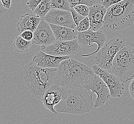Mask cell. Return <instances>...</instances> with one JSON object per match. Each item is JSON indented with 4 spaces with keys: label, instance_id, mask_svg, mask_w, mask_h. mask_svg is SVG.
Listing matches in <instances>:
<instances>
[{
    "label": "cell",
    "instance_id": "10",
    "mask_svg": "<svg viewBox=\"0 0 134 124\" xmlns=\"http://www.w3.org/2000/svg\"><path fill=\"white\" fill-rule=\"evenodd\" d=\"M77 39L67 41H57L48 46H41V50L46 54L58 57L75 54L81 50Z\"/></svg>",
    "mask_w": 134,
    "mask_h": 124
},
{
    "label": "cell",
    "instance_id": "4",
    "mask_svg": "<svg viewBox=\"0 0 134 124\" xmlns=\"http://www.w3.org/2000/svg\"><path fill=\"white\" fill-rule=\"evenodd\" d=\"M134 22V0H124L107 9L103 26L112 31L123 29Z\"/></svg>",
    "mask_w": 134,
    "mask_h": 124
},
{
    "label": "cell",
    "instance_id": "18",
    "mask_svg": "<svg viewBox=\"0 0 134 124\" xmlns=\"http://www.w3.org/2000/svg\"><path fill=\"white\" fill-rule=\"evenodd\" d=\"M32 43V41L26 40L20 35L16 36L14 39L13 46L17 53H25L29 50Z\"/></svg>",
    "mask_w": 134,
    "mask_h": 124
},
{
    "label": "cell",
    "instance_id": "30",
    "mask_svg": "<svg viewBox=\"0 0 134 124\" xmlns=\"http://www.w3.org/2000/svg\"><path fill=\"white\" fill-rule=\"evenodd\" d=\"M7 11V9L4 7L1 0H0V14L5 13Z\"/></svg>",
    "mask_w": 134,
    "mask_h": 124
},
{
    "label": "cell",
    "instance_id": "2",
    "mask_svg": "<svg viewBox=\"0 0 134 124\" xmlns=\"http://www.w3.org/2000/svg\"><path fill=\"white\" fill-rule=\"evenodd\" d=\"M57 68H45L32 62L24 65V79L32 97L42 100L46 91L57 81Z\"/></svg>",
    "mask_w": 134,
    "mask_h": 124
},
{
    "label": "cell",
    "instance_id": "17",
    "mask_svg": "<svg viewBox=\"0 0 134 124\" xmlns=\"http://www.w3.org/2000/svg\"><path fill=\"white\" fill-rule=\"evenodd\" d=\"M57 41H67L76 39L77 31L69 27L49 24Z\"/></svg>",
    "mask_w": 134,
    "mask_h": 124
},
{
    "label": "cell",
    "instance_id": "12",
    "mask_svg": "<svg viewBox=\"0 0 134 124\" xmlns=\"http://www.w3.org/2000/svg\"><path fill=\"white\" fill-rule=\"evenodd\" d=\"M43 20L49 24L76 30V25L70 11L51 9Z\"/></svg>",
    "mask_w": 134,
    "mask_h": 124
},
{
    "label": "cell",
    "instance_id": "11",
    "mask_svg": "<svg viewBox=\"0 0 134 124\" xmlns=\"http://www.w3.org/2000/svg\"><path fill=\"white\" fill-rule=\"evenodd\" d=\"M32 43L41 46H48L57 42L50 24L42 19L37 28L34 32Z\"/></svg>",
    "mask_w": 134,
    "mask_h": 124
},
{
    "label": "cell",
    "instance_id": "9",
    "mask_svg": "<svg viewBox=\"0 0 134 124\" xmlns=\"http://www.w3.org/2000/svg\"><path fill=\"white\" fill-rule=\"evenodd\" d=\"M76 39L81 45L87 48H91L94 46V43H96L97 45V48L95 51L88 54L81 55L82 57H88L97 54L99 50L102 48L105 43L107 36L105 32L102 30L93 31L89 29L83 32H77Z\"/></svg>",
    "mask_w": 134,
    "mask_h": 124
},
{
    "label": "cell",
    "instance_id": "24",
    "mask_svg": "<svg viewBox=\"0 0 134 124\" xmlns=\"http://www.w3.org/2000/svg\"><path fill=\"white\" fill-rule=\"evenodd\" d=\"M70 11L72 14V18L74 19V22L75 23V25L76 26L78 25L79 23L85 17L81 15L80 14H79L78 12L75 11V9L73 7H71L70 9Z\"/></svg>",
    "mask_w": 134,
    "mask_h": 124
},
{
    "label": "cell",
    "instance_id": "28",
    "mask_svg": "<svg viewBox=\"0 0 134 124\" xmlns=\"http://www.w3.org/2000/svg\"><path fill=\"white\" fill-rule=\"evenodd\" d=\"M129 92L132 98L134 99V78L132 80L131 82L129 87Z\"/></svg>",
    "mask_w": 134,
    "mask_h": 124
},
{
    "label": "cell",
    "instance_id": "7",
    "mask_svg": "<svg viewBox=\"0 0 134 124\" xmlns=\"http://www.w3.org/2000/svg\"><path fill=\"white\" fill-rule=\"evenodd\" d=\"M80 86L93 94H97V98L94 103V108L101 107L111 97L109 89L105 82L96 74L86 79Z\"/></svg>",
    "mask_w": 134,
    "mask_h": 124
},
{
    "label": "cell",
    "instance_id": "29",
    "mask_svg": "<svg viewBox=\"0 0 134 124\" xmlns=\"http://www.w3.org/2000/svg\"><path fill=\"white\" fill-rule=\"evenodd\" d=\"M1 1L5 8H6L7 10L10 9L12 0H1Z\"/></svg>",
    "mask_w": 134,
    "mask_h": 124
},
{
    "label": "cell",
    "instance_id": "5",
    "mask_svg": "<svg viewBox=\"0 0 134 124\" xmlns=\"http://www.w3.org/2000/svg\"><path fill=\"white\" fill-rule=\"evenodd\" d=\"M111 72L123 84L134 78V48L124 46L113 60Z\"/></svg>",
    "mask_w": 134,
    "mask_h": 124
},
{
    "label": "cell",
    "instance_id": "26",
    "mask_svg": "<svg viewBox=\"0 0 134 124\" xmlns=\"http://www.w3.org/2000/svg\"><path fill=\"white\" fill-rule=\"evenodd\" d=\"M43 0H28L27 4L29 8L33 12L35 8Z\"/></svg>",
    "mask_w": 134,
    "mask_h": 124
},
{
    "label": "cell",
    "instance_id": "13",
    "mask_svg": "<svg viewBox=\"0 0 134 124\" xmlns=\"http://www.w3.org/2000/svg\"><path fill=\"white\" fill-rule=\"evenodd\" d=\"M63 86L54 84L47 89L43 95L42 101L45 108L54 114L58 113L54 109L63 98Z\"/></svg>",
    "mask_w": 134,
    "mask_h": 124
},
{
    "label": "cell",
    "instance_id": "15",
    "mask_svg": "<svg viewBox=\"0 0 134 124\" xmlns=\"http://www.w3.org/2000/svg\"><path fill=\"white\" fill-rule=\"evenodd\" d=\"M88 17L90 22V30L97 31L103 26L104 20L107 9L102 4H94L89 7Z\"/></svg>",
    "mask_w": 134,
    "mask_h": 124
},
{
    "label": "cell",
    "instance_id": "1",
    "mask_svg": "<svg viewBox=\"0 0 134 124\" xmlns=\"http://www.w3.org/2000/svg\"><path fill=\"white\" fill-rule=\"evenodd\" d=\"M62 100L54 106L58 113L83 115L94 108L93 94L81 86H63Z\"/></svg>",
    "mask_w": 134,
    "mask_h": 124
},
{
    "label": "cell",
    "instance_id": "14",
    "mask_svg": "<svg viewBox=\"0 0 134 124\" xmlns=\"http://www.w3.org/2000/svg\"><path fill=\"white\" fill-rule=\"evenodd\" d=\"M69 55L58 57L46 54L42 50L38 51L32 62L37 66L45 68H58L61 62L69 58Z\"/></svg>",
    "mask_w": 134,
    "mask_h": 124
},
{
    "label": "cell",
    "instance_id": "8",
    "mask_svg": "<svg viewBox=\"0 0 134 124\" xmlns=\"http://www.w3.org/2000/svg\"><path fill=\"white\" fill-rule=\"evenodd\" d=\"M92 69L95 74L99 76L105 82L109 89L111 97L119 98L122 95L125 90L124 84L118 77L97 65H93Z\"/></svg>",
    "mask_w": 134,
    "mask_h": 124
},
{
    "label": "cell",
    "instance_id": "6",
    "mask_svg": "<svg viewBox=\"0 0 134 124\" xmlns=\"http://www.w3.org/2000/svg\"><path fill=\"white\" fill-rule=\"evenodd\" d=\"M125 46V42L120 38L110 39L105 43L94 57L96 64L111 72L113 60L116 54Z\"/></svg>",
    "mask_w": 134,
    "mask_h": 124
},
{
    "label": "cell",
    "instance_id": "21",
    "mask_svg": "<svg viewBox=\"0 0 134 124\" xmlns=\"http://www.w3.org/2000/svg\"><path fill=\"white\" fill-rule=\"evenodd\" d=\"M90 27V22L88 17H86L76 26V30L77 32H83L89 30Z\"/></svg>",
    "mask_w": 134,
    "mask_h": 124
},
{
    "label": "cell",
    "instance_id": "27",
    "mask_svg": "<svg viewBox=\"0 0 134 124\" xmlns=\"http://www.w3.org/2000/svg\"><path fill=\"white\" fill-rule=\"evenodd\" d=\"M123 1L124 0H101V4L107 9L111 6Z\"/></svg>",
    "mask_w": 134,
    "mask_h": 124
},
{
    "label": "cell",
    "instance_id": "20",
    "mask_svg": "<svg viewBox=\"0 0 134 124\" xmlns=\"http://www.w3.org/2000/svg\"><path fill=\"white\" fill-rule=\"evenodd\" d=\"M52 9L70 11L71 5L68 0H50Z\"/></svg>",
    "mask_w": 134,
    "mask_h": 124
},
{
    "label": "cell",
    "instance_id": "19",
    "mask_svg": "<svg viewBox=\"0 0 134 124\" xmlns=\"http://www.w3.org/2000/svg\"><path fill=\"white\" fill-rule=\"evenodd\" d=\"M51 9L50 0H43L33 12L41 19H43Z\"/></svg>",
    "mask_w": 134,
    "mask_h": 124
},
{
    "label": "cell",
    "instance_id": "23",
    "mask_svg": "<svg viewBox=\"0 0 134 124\" xmlns=\"http://www.w3.org/2000/svg\"><path fill=\"white\" fill-rule=\"evenodd\" d=\"M73 8L75 9V11L78 12L81 15L86 17L88 16L89 13V7L85 4H79L75 6Z\"/></svg>",
    "mask_w": 134,
    "mask_h": 124
},
{
    "label": "cell",
    "instance_id": "22",
    "mask_svg": "<svg viewBox=\"0 0 134 124\" xmlns=\"http://www.w3.org/2000/svg\"><path fill=\"white\" fill-rule=\"evenodd\" d=\"M70 2L71 7H74L75 6L79 4H85L90 7L94 5L96 3L97 0H68Z\"/></svg>",
    "mask_w": 134,
    "mask_h": 124
},
{
    "label": "cell",
    "instance_id": "16",
    "mask_svg": "<svg viewBox=\"0 0 134 124\" xmlns=\"http://www.w3.org/2000/svg\"><path fill=\"white\" fill-rule=\"evenodd\" d=\"M41 20L42 19L33 12L26 13L21 16L16 24L17 30L20 35L25 30H31L34 32Z\"/></svg>",
    "mask_w": 134,
    "mask_h": 124
},
{
    "label": "cell",
    "instance_id": "25",
    "mask_svg": "<svg viewBox=\"0 0 134 124\" xmlns=\"http://www.w3.org/2000/svg\"><path fill=\"white\" fill-rule=\"evenodd\" d=\"M22 38L28 41H32L34 37V32L31 30H25L20 35Z\"/></svg>",
    "mask_w": 134,
    "mask_h": 124
},
{
    "label": "cell",
    "instance_id": "3",
    "mask_svg": "<svg viewBox=\"0 0 134 124\" xmlns=\"http://www.w3.org/2000/svg\"><path fill=\"white\" fill-rule=\"evenodd\" d=\"M94 74L87 65L69 57L61 62L57 68V81L62 86H78Z\"/></svg>",
    "mask_w": 134,
    "mask_h": 124
}]
</instances>
